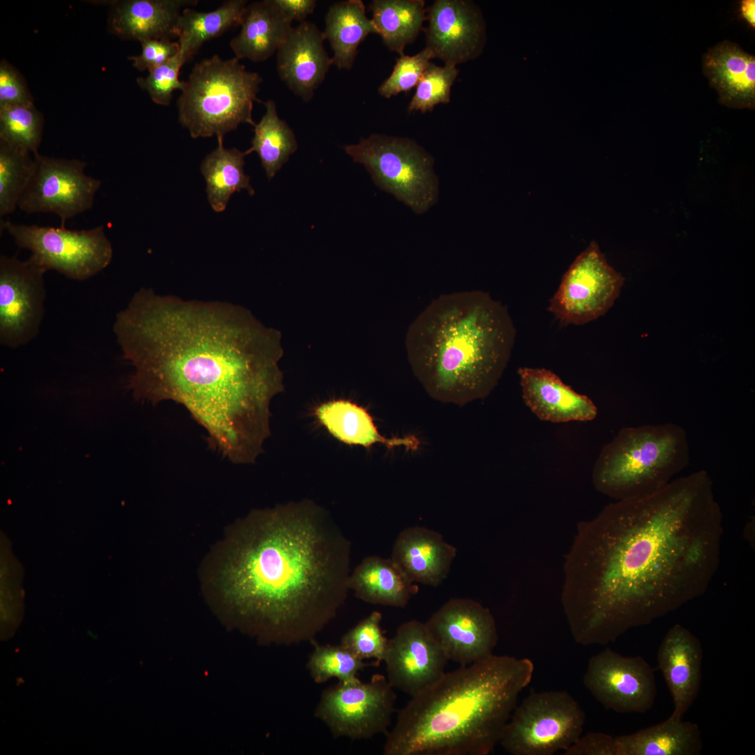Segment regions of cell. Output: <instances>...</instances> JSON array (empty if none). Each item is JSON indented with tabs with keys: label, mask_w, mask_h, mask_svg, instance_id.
<instances>
[{
	"label": "cell",
	"mask_w": 755,
	"mask_h": 755,
	"mask_svg": "<svg viewBox=\"0 0 755 755\" xmlns=\"http://www.w3.org/2000/svg\"><path fill=\"white\" fill-rule=\"evenodd\" d=\"M323 31L307 20L293 27L277 51L281 80L303 101H310L331 65L324 45Z\"/></svg>",
	"instance_id": "cell-19"
},
{
	"label": "cell",
	"mask_w": 755,
	"mask_h": 755,
	"mask_svg": "<svg viewBox=\"0 0 755 755\" xmlns=\"http://www.w3.org/2000/svg\"><path fill=\"white\" fill-rule=\"evenodd\" d=\"M703 72L719 96L731 108H755V57L728 41L717 43L702 57Z\"/></svg>",
	"instance_id": "cell-24"
},
{
	"label": "cell",
	"mask_w": 755,
	"mask_h": 755,
	"mask_svg": "<svg viewBox=\"0 0 755 755\" xmlns=\"http://www.w3.org/2000/svg\"><path fill=\"white\" fill-rule=\"evenodd\" d=\"M686 432L673 423L621 429L601 449L592 470L600 493L615 501L652 495L689 463Z\"/></svg>",
	"instance_id": "cell-6"
},
{
	"label": "cell",
	"mask_w": 755,
	"mask_h": 755,
	"mask_svg": "<svg viewBox=\"0 0 755 755\" xmlns=\"http://www.w3.org/2000/svg\"><path fill=\"white\" fill-rule=\"evenodd\" d=\"M518 375L524 401L539 419L565 423L588 422L597 416L590 398L576 392L551 371L521 367Z\"/></svg>",
	"instance_id": "cell-21"
},
{
	"label": "cell",
	"mask_w": 755,
	"mask_h": 755,
	"mask_svg": "<svg viewBox=\"0 0 755 755\" xmlns=\"http://www.w3.org/2000/svg\"><path fill=\"white\" fill-rule=\"evenodd\" d=\"M583 683L606 710L621 714L646 713L657 693L654 670L642 656L609 647L590 658Z\"/></svg>",
	"instance_id": "cell-14"
},
{
	"label": "cell",
	"mask_w": 755,
	"mask_h": 755,
	"mask_svg": "<svg viewBox=\"0 0 755 755\" xmlns=\"http://www.w3.org/2000/svg\"><path fill=\"white\" fill-rule=\"evenodd\" d=\"M426 48L433 58L456 66L481 54L486 41L485 23L473 1L437 0L426 9Z\"/></svg>",
	"instance_id": "cell-18"
},
{
	"label": "cell",
	"mask_w": 755,
	"mask_h": 755,
	"mask_svg": "<svg viewBox=\"0 0 755 755\" xmlns=\"http://www.w3.org/2000/svg\"><path fill=\"white\" fill-rule=\"evenodd\" d=\"M113 331L134 368V399L182 405L223 457L254 463L271 434V400L284 389L277 331L231 303L143 288L117 314Z\"/></svg>",
	"instance_id": "cell-2"
},
{
	"label": "cell",
	"mask_w": 755,
	"mask_h": 755,
	"mask_svg": "<svg viewBox=\"0 0 755 755\" xmlns=\"http://www.w3.org/2000/svg\"><path fill=\"white\" fill-rule=\"evenodd\" d=\"M31 180L17 208L27 213H51L67 220L89 210L101 182L85 173V161L36 153Z\"/></svg>",
	"instance_id": "cell-13"
},
{
	"label": "cell",
	"mask_w": 755,
	"mask_h": 755,
	"mask_svg": "<svg viewBox=\"0 0 755 755\" xmlns=\"http://www.w3.org/2000/svg\"><path fill=\"white\" fill-rule=\"evenodd\" d=\"M263 78L236 57L217 55L192 68L177 101L178 120L193 138H223L240 124L254 126V103Z\"/></svg>",
	"instance_id": "cell-7"
},
{
	"label": "cell",
	"mask_w": 755,
	"mask_h": 755,
	"mask_svg": "<svg viewBox=\"0 0 755 755\" xmlns=\"http://www.w3.org/2000/svg\"><path fill=\"white\" fill-rule=\"evenodd\" d=\"M741 14L742 17L753 27H755V1L754 0H743L741 1Z\"/></svg>",
	"instance_id": "cell-45"
},
{
	"label": "cell",
	"mask_w": 755,
	"mask_h": 755,
	"mask_svg": "<svg viewBox=\"0 0 755 755\" xmlns=\"http://www.w3.org/2000/svg\"><path fill=\"white\" fill-rule=\"evenodd\" d=\"M657 661L673 698L672 715L682 718L696 700L702 679L703 648L699 639L681 624L663 637Z\"/></svg>",
	"instance_id": "cell-20"
},
{
	"label": "cell",
	"mask_w": 755,
	"mask_h": 755,
	"mask_svg": "<svg viewBox=\"0 0 755 755\" xmlns=\"http://www.w3.org/2000/svg\"><path fill=\"white\" fill-rule=\"evenodd\" d=\"M516 329L508 308L480 290L443 294L408 327L411 370L427 394L463 406L487 397L509 362Z\"/></svg>",
	"instance_id": "cell-5"
},
{
	"label": "cell",
	"mask_w": 755,
	"mask_h": 755,
	"mask_svg": "<svg viewBox=\"0 0 755 755\" xmlns=\"http://www.w3.org/2000/svg\"><path fill=\"white\" fill-rule=\"evenodd\" d=\"M34 104L26 82L6 60L0 63V106Z\"/></svg>",
	"instance_id": "cell-42"
},
{
	"label": "cell",
	"mask_w": 755,
	"mask_h": 755,
	"mask_svg": "<svg viewBox=\"0 0 755 755\" xmlns=\"http://www.w3.org/2000/svg\"><path fill=\"white\" fill-rule=\"evenodd\" d=\"M141 52L131 56L134 68L141 71H150L168 62L180 52L178 42L168 39H149L141 42Z\"/></svg>",
	"instance_id": "cell-41"
},
{
	"label": "cell",
	"mask_w": 755,
	"mask_h": 755,
	"mask_svg": "<svg viewBox=\"0 0 755 755\" xmlns=\"http://www.w3.org/2000/svg\"><path fill=\"white\" fill-rule=\"evenodd\" d=\"M349 589L357 598L368 603L404 607L418 591L391 559L378 556L364 558L350 573Z\"/></svg>",
	"instance_id": "cell-27"
},
{
	"label": "cell",
	"mask_w": 755,
	"mask_h": 755,
	"mask_svg": "<svg viewBox=\"0 0 755 755\" xmlns=\"http://www.w3.org/2000/svg\"><path fill=\"white\" fill-rule=\"evenodd\" d=\"M422 0H374L372 19L384 44L399 55L417 38L426 17Z\"/></svg>",
	"instance_id": "cell-32"
},
{
	"label": "cell",
	"mask_w": 755,
	"mask_h": 755,
	"mask_svg": "<svg viewBox=\"0 0 755 755\" xmlns=\"http://www.w3.org/2000/svg\"><path fill=\"white\" fill-rule=\"evenodd\" d=\"M283 13L292 22H303L317 5L315 0H274Z\"/></svg>",
	"instance_id": "cell-44"
},
{
	"label": "cell",
	"mask_w": 755,
	"mask_h": 755,
	"mask_svg": "<svg viewBox=\"0 0 755 755\" xmlns=\"http://www.w3.org/2000/svg\"><path fill=\"white\" fill-rule=\"evenodd\" d=\"M459 74L455 66L445 64L439 66L430 63L411 99L408 111H431L439 103L450 101L451 88Z\"/></svg>",
	"instance_id": "cell-37"
},
{
	"label": "cell",
	"mask_w": 755,
	"mask_h": 755,
	"mask_svg": "<svg viewBox=\"0 0 755 755\" xmlns=\"http://www.w3.org/2000/svg\"><path fill=\"white\" fill-rule=\"evenodd\" d=\"M197 0H124L111 3L109 31L124 40H172L178 37V23L183 9Z\"/></svg>",
	"instance_id": "cell-23"
},
{
	"label": "cell",
	"mask_w": 755,
	"mask_h": 755,
	"mask_svg": "<svg viewBox=\"0 0 755 755\" xmlns=\"http://www.w3.org/2000/svg\"><path fill=\"white\" fill-rule=\"evenodd\" d=\"M323 31L333 51V65L350 70L357 55L359 45L377 29L366 13L361 0L340 1L331 4L325 15Z\"/></svg>",
	"instance_id": "cell-29"
},
{
	"label": "cell",
	"mask_w": 755,
	"mask_h": 755,
	"mask_svg": "<svg viewBox=\"0 0 755 755\" xmlns=\"http://www.w3.org/2000/svg\"><path fill=\"white\" fill-rule=\"evenodd\" d=\"M586 714L566 691H532L516 706L499 743L512 755H552L582 734Z\"/></svg>",
	"instance_id": "cell-9"
},
{
	"label": "cell",
	"mask_w": 755,
	"mask_h": 755,
	"mask_svg": "<svg viewBox=\"0 0 755 755\" xmlns=\"http://www.w3.org/2000/svg\"><path fill=\"white\" fill-rule=\"evenodd\" d=\"M563 755H621L616 736L601 733L589 732L581 735Z\"/></svg>",
	"instance_id": "cell-43"
},
{
	"label": "cell",
	"mask_w": 755,
	"mask_h": 755,
	"mask_svg": "<svg viewBox=\"0 0 755 755\" xmlns=\"http://www.w3.org/2000/svg\"><path fill=\"white\" fill-rule=\"evenodd\" d=\"M45 271L29 258L0 257V343L18 347L38 335L45 312Z\"/></svg>",
	"instance_id": "cell-15"
},
{
	"label": "cell",
	"mask_w": 755,
	"mask_h": 755,
	"mask_svg": "<svg viewBox=\"0 0 755 755\" xmlns=\"http://www.w3.org/2000/svg\"><path fill=\"white\" fill-rule=\"evenodd\" d=\"M185 63L179 52L168 62L149 71L146 77L138 78L137 83L148 93L153 102L168 106L173 92L184 88L185 80L179 79V72Z\"/></svg>",
	"instance_id": "cell-40"
},
{
	"label": "cell",
	"mask_w": 755,
	"mask_h": 755,
	"mask_svg": "<svg viewBox=\"0 0 755 755\" xmlns=\"http://www.w3.org/2000/svg\"><path fill=\"white\" fill-rule=\"evenodd\" d=\"M533 671L528 658L492 654L445 673L399 710L383 754H490Z\"/></svg>",
	"instance_id": "cell-4"
},
{
	"label": "cell",
	"mask_w": 755,
	"mask_h": 755,
	"mask_svg": "<svg viewBox=\"0 0 755 755\" xmlns=\"http://www.w3.org/2000/svg\"><path fill=\"white\" fill-rule=\"evenodd\" d=\"M431 59L433 55L426 47L413 56L400 55L391 73L379 87L380 95L388 99L417 86Z\"/></svg>",
	"instance_id": "cell-39"
},
{
	"label": "cell",
	"mask_w": 755,
	"mask_h": 755,
	"mask_svg": "<svg viewBox=\"0 0 755 755\" xmlns=\"http://www.w3.org/2000/svg\"><path fill=\"white\" fill-rule=\"evenodd\" d=\"M217 148L201 162L200 169L206 182V192L211 208L215 212H222L234 192L247 189L253 195L254 191L250 178L244 173L247 150L225 148L223 138H217Z\"/></svg>",
	"instance_id": "cell-31"
},
{
	"label": "cell",
	"mask_w": 755,
	"mask_h": 755,
	"mask_svg": "<svg viewBox=\"0 0 755 755\" xmlns=\"http://www.w3.org/2000/svg\"><path fill=\"white\" fill-rule=\"evenodd\" d=\"M314 643L307 668L312 680L317 684L335 677L338 682L347 683L359 680V673L375 662L367 663L343 645H319Z\"/></svg>",
	"instance_id": "cell-35"
},
{
	"label": "cell",
	"mask_w": 755,
	"mask_h": 755,
	"mask_svg": "<svg viewBox=\"0 0 755 755\" xmlns=\"http://www.w3.org/2000/svg\"><path fill=\"white\" fill-rule=\"evenodd\" d=\"M393 689L380 674L368 682H338L322 691L315 716L336 738H371L390 726L396 698Z\"/></svg>",
	"instance_id": "cell-11"
},
{
	"label": "cell",
	"mask_w": 755,
	"mask_h": 755,
	"mask_svg": "<svg viewBox=\"0 0 755 755\" xmlns=\"http://www.w3.org/2000/svg\"><path fill=\"white\" fill-rule=\"evenodd\" d=\"M624 282L593 240L563 275L548 309L564 324H584L607 312Z\"/></svg>",
	"instance_id": "cell-12"
},
{
	"label": "cell",
	"mask_w": 755,
	"mask_h": 755,
	"mask_svg": "<svg viewBox=\"0 0 755 755\" xmlns=\"http://www.w3.org/2000/svg\"><path fill=\"white\" fill-rule=\"evenodd\" d=\"M456 551L438 532L415 526L400 532L390 558L413 583L437 587L449 574Z\"/></svg>",
	"instance_id": "cell-22"
},
{
	"label": "cell",
	"mask_w": 755,
	"mask_h": 755,
	"mask_svg": "<svg viewBox=\"0 0 755 755\" xmlns=\"http://www.w3.org/2000/svg\"><path fill=\"white\" fill-rule=\"evenodd\" d=\"M383 661L391 686L412 697L445 674L448 659L425 624L411 620L389 639Z\"/></svg>",
	"instance_id": "cell-17"
},
{
	"label": "cell",
	"mask_w": 755,
	"mask_h": 755,
	"mask_svg": "<svg viewBox=\"0 0 755 755\" xmlns=\"http://www.w3.org/2000/svg\"><path fill=\"white\" fill-rule=\"evenodd\" d=\"M315 414L319 422L338 440L369 448L380 443L389 448L403 447L416 450L420 441L415 436L386 438L378 431L373 419L363 407L347 400H333L319 405Z\"/></svg>",
	"instance_id": "cell-26"
},
{
	"label": "cell",
	"mask_w": 755,
	"mask_h": 755,
	"mask_svg": "<svg viewBox=\"0 0 755 755\" xmlns=\"http://www.w3.org/2000/svg\"><path fill=\"white\" fill-rule=\"evenodd\" d=\"M351 542L311 500L251 512L238 524L218 584L243 625L266 642H314L345 603Z\"/></svg>",
	"instance_id": "cell-3"
},
{
	"label": "cell",
	"mask_w": 755,
	"mask_h": 755,
	"mask_svg": "<svg viewBox=\"0 0 755 755\" xmlns=\"http://www.w3.org/2000/svg\"><path fill=\"white\" fill-rule=\"evenodd\" d=\"M616 738L621 755H698L703 748L698 726L672 714L658 724Z\"/></svg>",
	"instance_id": "cell-28"
},
{
	"label": "cell",
	"mask_w": 755,
	"mask_h": 755,
	"mask_svg": "<svg viewBox=\"0 0 755 755\" xmlns=\"http://www.w3.org/2000/svg\"><path fill=\"white\" fill-rule=\"evenodd\" d=\"M32 153L0 141V217L13 213L33 175Z\"/></svg>",
	"instance_id": "cell-34"
},
{
	"label": "cell",
	"mask_w": 755,
	"mask_h": 755,
	"mask_svg": "<svg viewBox=\"0 0 755 755\" xmlns=\"http://www.w3.org/2000/svg\"><path fill=\"white\" fill-rule=\"evenodd\" d=\"M723 532L703 470L580 522L561 598L574 640L607 645L702 596L719 567Z\"/></svg>",
	"instance_id": "cell-1"
},
{
	"label": "cell",
	"mask_w": 755,
	"mask_h": 755,
	"mask_svg": "<svg viewBox=\"0 0 755 755\" xmlns=\"http://www.w3.org/2000/svg\"><path fill=\"white\" fill-rule=\"evenodd\" d=\"M382 614L373 611L350 629L340 644L362 660L373 659L377 663L384 660L388 640L382 631Z\"/></svg>",
	"instance_id": "cell-38"
},
{
	"label": "cell",
	"mask_w": 755,
	"mask_h": 755,
	"mask_svg": "<svg viewBox=\"0 0 755 755\" xmlns=\"http://www.w3.org/2000/svg\"><path fill=\"white\" fill-rule=\"evenodd\" d=\"M345 152L363 164L375 184L417 214L430 209L438 198V180L433 157L408 138L373 134Z\"/></svg>",
	"instance_id": "cell-8"
},
{
	"label": "cell",
	"mask_w": 755,
	"mask_h": 755,
	"mask_svg": "<svg viewBox=\"0 0 755 755\" xmlns=\"http://www.w3.org/2000/svg\"><path fill=\"white\" fill-rule=\"evenodd\" d=\"M43 129V115L34 104L0 106V141L35 154Z\"/></svg>",
	"instance_id": "cell-36"
},
{
	"label": "cell",
	"mask_w": 755,
	"mask_h": 755,
	"mask_svg": "<svg viewBox=\"0 0 755 755\" xmlns=\"http://www.w3.org/2000/svg\"><path fill=\"white\" fill-rule=\"evenodd\" d=\"M16 245L31 252L29 259L45 271L54 270L76 280L99 273L110 263L113 250L104 226L71 230L1 221Z\"/></svg>",
	"instance_id": "cell-10"
},
{
	"label": "cell",
	"mask_w": 755,
	"mask_h": 755,
	"mask_svg": "<svg viewBox=\"0 0 755 755\" xmlns=\"http://www.w3.org/2000/svg\"><path fill=\"white\" fill-rule=\"evenodd\" d=\"M247 3L245 0H228L209 12L197 11L192 7L183 9L178 23V42L182 59L188 62L205 42L240 26Z\"/></svg>",
	"instance_id": "cell-30"
},
{
	"label": "cell",
	"mask_w": 755,
	"mask_h": 755,
	"mask_svg": "<svg viewBox=\"0 0 755 755\" xmlns=\"http://www.w3.org/2000/svg\"><path fill=\"white\" fill-rule=\"evenodd\" d=\"M292 21L274 0L248 3L240 24V31L230 41L238 59L263 62L277 52L291 32Z\"/></svg>",
	"instance_id": "cell-25"
},
{
	"label": "cell",
	"mask_w": 755,
	"mask_h": 755,
	"mask_svg": "<svg viewBox=\"0 0 755 755\" xmlns=\"http://www.w3.org/2000/svg\"><path fill=\"white\" fill-rule=\"evenodd\" d=\"M424 624L448 661L460 666L492 655L498 642L496 624L491 611L470 598L447 601Z\"/></svg>",
	"instance_id": "cell-16"
},
{
	"label": "cell",
	"mask_w": 755,
	"mask_h": 755,
	"mask_svg": "<svg viewBox=\"0 0 755 755\" xmlns=\"http://www.w3.org/2000/svg\"><path fill=\"white\" fill-rule=\"evenodd\" d=\"M265 113L255 124L249 154L256 152L267 178L271 180L298 148L295 134L287 123L278 117L276 104L269 99L263 102Z\"/></svg>",
	"instance_id": "cell-33"
}]
</instances>
